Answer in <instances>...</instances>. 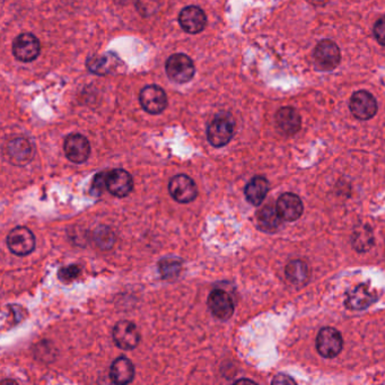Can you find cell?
Returning a JSON list of instances; mask_svg holds the SVG:
<instances>
[{
  "instance_id": "cell-24",
  "label": "cell",
  "mask_w": 385,
  "mask_h": 385,
  "mask_svg": "<svg viewBox=\"0 0 385 385\" xmlns=\"http://www.w3.org/2000/svg\"><path fill=\"white\" fill-rule=\"evenodd\" d=\"M118 59L114 56H97V57H92L88 59L87 67L92 73L97 75L109 74L110 71H114L116 67Z\"/></svg>"
},
{
  "instance_id": "cell-4",
  "label": "cell",
  "mask_w": 385,
  "mask_h": 385,
  "mask_svg": "<svg viewBox=\"0 0 385 385\" xmlns=\"http://www.w3.org/2000/svg\"><path fill=\"white\" fill-rule=\"evenodd\" d=\"M7 247L18 257H25L35 249V238L28 227H15L7 236Z\"/></svg>"
},
{
  "instance_id": "cell-17",
  "label": "cell",
  "mask_w": 385,
  "mask_h": 385,
  "mask_svg": "<svg viewBox=\"0 0 385 385\" xmlns=\"http://www.w3.org/2000/svg\"><path fill=\"white\" fill-rule=\"evenodd\" d=\"M276 125L281 133L286 136H293L300 131L302 119L296 109L285 106L277 111Z\"/></svg>"
},
{
  "instance_id": "cell-26",
  "label": "cell",
  "mask_w": 385,
  "mask_h": 385,
  "mask_svg": "<svg viewBox=\"0 0 385 385\" xmlns=\"http://www.w3.org/2000/svg\"><path fill=\"white\" fill-rule=\"evenodd\" d=\"M80 271H82V270H80V266L71 264V266L63 267V268L59 270V272H58V276H59L60 281H73V279H75V278L78 277Z\"/></svg>"
},
{
  "instance_id": "cell-15",
  "label": "cell",
  "mask_w": 385,
  "mask_h": 385,
  "mask_svg": "<svg viewBox=\"0 0 385 385\" xmlns=\"http://www.w3.org/2000/svg\"><path fill=\"white\" fill-rule=\"evenodd\" d=\"M377 300V292L365 283H362L349 291L346 298V306L353 311H362L369 307Z\"/></svg>"
},
{
  "instance_id": "cell-6",
  "label": "cell",
  "mask_w": 385,
  "mask_h": 385,
  "mask_svg": "<svg viewBox=\"0 0 385 385\" xmlns=\"http://www.w3.org/2000/svg\"><path fill=\"white\" fill-rule=\"evenodd\" d=\"M343 346V336L334 328H323L317 334V351L324 358H334L338 356Z\"/></svg>"
},
{
  "instance_id": "cell-28",
  "label": "cell",
  "mask_w": 385,
  "mask_h": 385,
  "mask_svg": "<svg viewBox=\"0 0 385 385\" xmlns=\"http://www.w3.org/2000/svg\"><path fill=\"white\" fill-rule=\"evenodd\" d=\"M374 37L381 46L385 47V16L379 18L374 25Z\"/></svg>"
},
{
  "instance_id": "cell-23",
  "label": "cell",
  "mask_w": 385,
  "mask_h": 385,
  "mask_svg": "<svg viewBox=\"0 0 385 385\" xmlns=\"http://www.w3.org/2000/svg\"><path fill=\"white\" fill-rule=\"evenodd\" d=\"M351 243L358 252H365L371 249L374 244V236L369 226L362 225V226L357 227L353 234Z\"/></svg>"
},
{
  "instance_id": "cell-3",
  "label": "cell",
  "mask_w": 385,
  "mask_h": 385,
  "mask_svg": "<svg viewBox=\"0 0 385 385\" xmlns=\"http://www.w3.org/2000/svg\"><path fill=\"white\" fill-rule=\"evenodd\" d=\"M313 58L317 68L330 71L337 68L341 60V54L339 47L334 41L322 40L315 47Z\"/></svg>"
},
{
  "instance_id": "cell-16",
  "label": "cell",
  "mask_w": 385,
  "mask_h": 385,
  "mask_svg": "<svg viewBox=\"0 0 385 385\" xmlns=\"http://www.w3.org/2000/svg\"><path fill=\"white\" fill-rule=\"evenodd\" d=\"M281 219L286 221H298L303 214V202L294 193H283L276 204Z\"/></svg>"
},
{
  "instance_id": "cell-14",
  "label": "cell",
  "mask_w": 385,
  "mask_h": 385,
  "mask_svg": "<svg viewBox=\"0 0 385 385\" xmlns=\"http://www.w3.org/2000/svg\"><path fill=\"white\" fill-rule=\"evenodd\" d=\"M178 23L183 31L190 35H197L204 31L207 25V18L202 8L197 6H188L182 9L178 15Z\"/></svg>"
},
{
  "instance_id": "cell-12",
  "label": "cell",
  "mask_w": 385,
  "mask_h": 385,
  "mask_svg": "<svg viewBox=\"0 0 385 385\" xmlns=\"http://www.w3.org/2000/svg\"><path fill=\"white\" fill-rule=\"evenodd\" d=\"M114 340L120 349L133 350L140 341V334L135 323L130 321H120L114 328Z\"/></svg>"
},
{
  "instance_id": "cell-11",
  "label": "cell",
  "mask_w": 385,
  "mask_h": 385,
  "mask_svg": "<svg viewBox=\"0 0 385 385\" xmlns=\"http://www.w3.org/2000/svg\"><path fill=\"white\" fill-rule=\"evenodd\" d=\"M105 183L109 192L118 198H125L133 189V176L130 173L122 169H114L106 172Z\"/></svg>"
},
{
  "instance_id": "cell-19",
  "label": "cell",
  "mask_w": 385,
  "mask_h": 385,
  "mask_svg": "<svg viewBox=\"0 0 385 385\" xmlns=\"http://www.w3.org/2000/svg\"><path fill=\"white\" fill-rule=\"evenodd\" d=\"M110 377L112 382L116 384H128L133 382L135 377V366L127 357L116 358L110 368Z\"/></svg>"
},
{
  "instance_id": "cell-1",
  "label": "cell",
  "mask_w": 385,
  "mask_h": 385,
  "mask_svg": "<svg viewBox=\"0 0 385 385\" xmlns=\"http://www.w3.org/2000/svg\"><path fill=\"white\" fill-rule=\"evenodd\" d=\"M234 128L236 123L232 116L228 114H219L208 126V142L213 145L214 147L226 146L234 136Z\"/></svg>"
},
{
  "instance_id": "cell-8",
  "label": "cell",
  "mask_w": 385,
  "mask_h": 385,
  "mask_svg": "<svg viewBox=\"0 0 385 385\" xmlns=\"http://www.w3.org/2000/svg\"><path fill=\"white\" fill-rule=\"evenodd\" d=\"M351 114L358 120H369L377 112V102L369 92L358 91L349 102Z\"/></svg>"
},
{
  "instance_id": "cell-7",
  "label": "cell",
  "mask_w": 385,
  "mask_h": 385,
  "mask_svg": "<svg viewBox=\"0 0 385 385\" xmlns=\"http://www.w3.org/2000/svg\"><path fill=\"white\" fill-rule=\"evenodd\" d=\"M40 41L31 33L18 35L13 43V54L22 63H31L40 54Z\"/></svg>"
},
{
  "instance_id": "cell-18",
  "label": "cell",
  "mask_w": 385,
  "mask_h": 385,
  "mask_svg": "<svg viewBox=\"0 0 385 385\" xmlns=\"http://www.w3.org/2000/svg\"><path fill=\"white\" fill-rule=\"evenodd\" d=\"M35 150L28 139H14L8 144L9 159L15 165H25L33 159Z\"/></svg>"
},
{
  "instance_id": "cell-27",
  "label": "cell",
  "mask_w": 385,
  "mask_h": 385,
  "mask_svg": "<svg viewBox=\"0 0 385 385\" xmlns=\"http://www.w3.org/2000/svg\"><path fill=\"white\" fill-rule=\"evenodd\" d=\"M97 243L101 248H110L114 243V236L110 230L99 231L97 233Z\"/></svg>"
},
{
  "instance_id": "cell-25",
  "label": "cell",
  "mask_w": 385,
  "mask_h": 385,
  "mask_svg": "<svg viewBox=\"0 0 385 385\" xmlns=\"http://www.w3.org/2000/svg\"><path fill=\"white\" fill-rule=\"evenodd\" d=\"M181 269V264L180 261L170 260V259H164L159 262V271H161L163 278H173L178 275Z\"/></svg>"
},
{
  "instance_id": "cell-20",
  "label": "cell",
  "mask_w": 385,
  "mask_h": 385,
  "mask_svg": "<svg viewBox=\"0 0 385 385\" xmlns=\"http://www.w3.org/2000/svg\"><path fill=\"white\" fill-rule=\"evenodd\" d=\"M268 190H269V183L266 178L264 176H255L247 184L244 193H245V197L250 204L253 206H259L266 198Z\"/></svg>"
},
{
  "instance_id": "cell-2",
  "label": "cell",
  "mask_w": 385,
  "mask_h": 385,
  "mask_svg": "<svg viewBox=\"0 0 385 385\" xmlns=\"http://www.w3.org/2000/svg\"><path fill=\"white\" fill-rule=\"evenodd\" d=\"M165 71L171 80L178 84H184L192 80L196 67L192 59L188 57L187 54H176L167 59Z\"/></svg>"
},
{
  "instance_id": "cell-30",
  "label": "cell",
  "mask_w": 385,
  "mask_h": 385,
  "mask_svg": "<svg viewBox=\"0 0 385 385\" xmlns=\"http://www.w3.org/2000/svg\"><path fill=\"white\" fill-rule=\"evenodd\" d=\"M309 1L314 5H323V4L328 3L329 0H309Z\"/></svg>"
},
{
  "instance_id": "cell-10",
  "label": "cell",
  "mask_w": 385,
  "mask_h": 385,
  "mask_svg": "<svg viewBox=\"0 0 385 385\" xmlns=\"http://www.w3.org/2000/svg\"><path fill=\"white\" fill-rule=\"evenodd\" d=\"M139 102L148 114H159L166 109V93L159 86L148 85L139 94Z\"/></svg>"
},
{
  "instance_id": "cell-9",
  "label": "cell",
  "mask_w": 385,
  "mask_h": 385,
  "mask_svg": "<svg viewBox=\"0 0 385 385\" xmlns=\"http://www.w3.org/2000/svg\"><path fill=\"white\" fill-rule=\"evenodd\" d=\"M63 150L69 161L75 164H82L91 155V145L86 137L80 133H74L65 139Z\"/></svg>"
},
{
  "instance_id": "cell-13",
  "label": "cell",
  "mask_w": 385,
  "mask_h": 385,
  "mask_svg": "<svg viewBox=\"0 0 385 385\" xmlns=\"http://www.w3.org/2000/svg\"><path fill=\"white\" fill-rule=\"evenodd\" d=\"M207 304L214 317L219 320H228L234 313V302L223 289H214L208 296Z\"/></svg>"
},
{
  "instance_id": "cell-29",
  "label": "cell",
  "mask_w": 385,
  "mask_h": 385,
  "mask_svg": "<svg viewBox=\"0 0 385 385\" xmlns=\"http://www.w3.org/2000/svg\"><path fill=\"white\" fill-rule=\"evenodd\" d=\"M274 384H283V383H291V384H295V381L293 379H291L289 377H283V375H279V377H276L275 379L272 381Z\"/></svg>"
},
{
  "instance_id": "cell-5",
  "label": "cell",
  "mask_w": 385,
  "mask_h": 385,
  "mask_svg": "<svg viewBox=\"0 0 385 385\" xmlns=\"http://www.w3.org/2000/svg\"><path fill=\"white\" fill-rule=\"evenodd\" d=\"M169 191L171 197L180 204L192 202L198 196L196 183L185 174H178L171 178Z\"/></svg>"
},
{
  "instance_id": "cell-21",
  "label": "cell",
  "mask_w": 385,
  "mask_h": 385,
  "mask_svg": "<svg viewBox=\"0 0 385 385\" xmlns=\"http://www.w3.org/2000/svg\"><path fill=\"white\" fill-rule=\"evenodd\" d=\"M257 219H258V226L261 231L272 233L277 231L278 227L281 226L283 219L278 213L277 208L266 206L259 212Z\"/></svg>"
},
{
  "instance_id": "cell-22",
  "label": "cell",
  "mask_w": 385,
  "mask_h": 385,
  "mask_svg": "<svg viewBox=\"0 0 385 385\" xmlns=\"http://www.w3.org/2000/svg\"><path fill=\"white\" fill-rule=\"evenodd\" d=\"M285 275L291 283L303 286L310 279L309 267L302 260L291 261L285 268Z\"/></svg>"
}]
</instances>
